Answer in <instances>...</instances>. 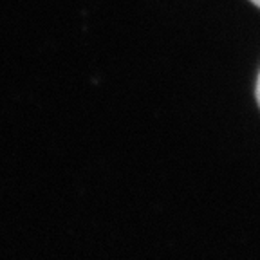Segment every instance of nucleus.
Masks as SVG:
<instances>
[{
	"label": "nucleus",
	"instance_id": "f03ea898",
	"mask_svg": "<svg viewBox=\"0 0 260 260\" xmlns=\"http://www.w3.org/2000/svg\"><path fill=\"white\" fill-rule=\"evenodd\" d=\"M251 2H253V4L256 6V8H260V0H251Z\"/></svg>",
	"mask_w": 260,
	"mask_h": 260
},
{
	"label": "nucleus",
	"instance_id": "f257e3e1",
	"mask_svg": "<svg viewBox=\"0 0 260 260\" xmlns=\"http://www.w3.org/2000/svg\"><path fill=\"white\" fill-rule=\"evenodd\" d=\"M255 96H256V103L260 107V73H258V78H256V89H255Z\"/></svg>",
	"mask_w": 260,
	"mask_h": 260
}]
</instances>
